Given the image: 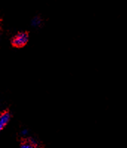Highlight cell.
Here are the masks:
<instances>
[{
    "mask_svg": "<svg viewBox=\"0 0 127 148\" xmlns=\"http://www.w3.org/2000/svg\"><path fill=\"white\" fill-rule=\"evenodd\" d=\"M20 148H37V143L33 139L24 140L21 143Z\"/></svg>",
    "mask_w": 127,
    "mask_h": 148,
    "instance_id": "cell-3",
    "label": "cell"
},
{
    "mask_svg": "<svg viewBox=\"0 0 127 148\" xmlns=\"http://www.w3.org/2000/svg\"><path fill=\"white\" fill-rule=\"evenodd\" d=\"M29 41V33L28 32H19L14 35L11 40V44L15 49H22Z\"/></svg>",
    "mask_w": 127,
    "mask_h": 148,
    "instance_id": "cell-1",
    "label": "cell"
},
{
    "mask_svg": "<svg viewBox=\"0 0 127 148\" xmlns=\"http://www.w3.org/2000/svg\"><path fill=\"white\" fill-rule=\"evenodd\" d=\"M12 118V114L9 110H5L2 111L0 115V130H2L8 125L9 121Z\"/></svg>",
    "mask_w": 127,
    "mask_h": 148,
    "instance_id": "cell-2",
    "label": "cell"
}]
</instances>
